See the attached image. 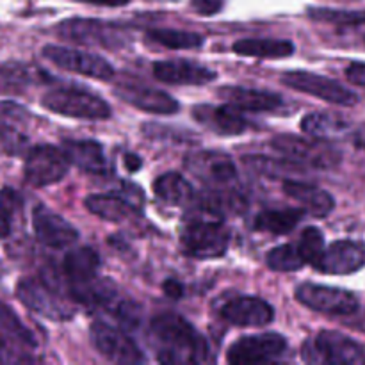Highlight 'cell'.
<instances>
[{"label": "cell", "mask_w": 365, "mask_h": 365, "mask_svg": "<svg viewBox=\"0 0 365 365\" xmlns=\"http://www.w3.org/2000/svg\"><path fill=\"white\" fill-rule=\"evenodd\" d=\"M164 364H203L210 360V349L203 335L177 314H159L150 324Z\"/></svg>", "instance_id": "cell-1"}, {"label": "cell", "mask_w": 365, "mask_h": 365, "mask_svg": "<svg viewBox=\"0 0 365 365\" xmlns=\"http://www.w3.org/2000/svg\"><path fill=\"white\" fill-rule=\"evenodd\" d=\"M180 245L185 255L192 259H220L230 245V232L225 227L223 217L195 207L185 220Z\"/></svg>", "instance_id": "cell-2"}, {"label": "cell", "mask_w": 365, "mask_h": 365, "mask_svg": "<svg viewBox=\"0 0 365 365\" xmlns=\"http://www.w3.org/2000/svg\"><path fill=\"white\" fill-rule=\"evenodd\" d=\"M41 106L50 113L75 120L98 121L107 120L113 114L109 103L102 96L81 88L52 89L41 98Z\"/></svg>", "instance_id": "cell-3"}, {"label": "cell", "mask_w": 365, "mask_h": 365, "mask_svg": "<svg viewBox=\"0 0 365 365\" xmlns=\"http://www.w3.org/2000/svg\"><path fill=\"white\" fill-rule=\"evenodd\" d=\"M271 146L282 157L298 164V166L331 170V168H337L342 160L341 150L331 146L324 139H309L292 134H282L271 141Z\"/></svg>", "instance_id": "cell-4"}, {"label": "cell", "mask_w": 365, "mask_h": 365, "mask_svg": "<svg viewBox=\"0 0 365 365\" xmlns=\"http://www.w3.org/2000/svg\"><path fill=\"white\" fill-rule=\"evenodd\" d=\"M57 34L82 45L102 46V48H123L128 41L127 29L93 18H70L57 25Z\"/></svg>", "instance_id": "cell-5"}, {"label": "cell", "mask_w": 365, "mask_h": 365, "mask_svg": "<svg viewBox=\"0 0 365 365\" xmlns=\"http://www.w3.org/2000/svg\"><path fill=\"white\" fill-rule=\"evenodd\" d=\"M303 359L310 364H360L365 362V351L356 341L335 330H323L314 341L303 346Z\"/></svg>", "instance_id": "cell-6"}, {"label": "cell", "mask_w": 365, "mask_h": 365, "mask_svg": "<svg viewBox=\"0 0 365 365\" xmlns=\"http://www.w3.org/2000/svg\"><path fill=\"white\" fill-rule=\"evenodd\" d=\"M282 82L294 91L312 95L316 98L324 100V102L334 103V106L353 107L359 103V95L355 91H351L334 78L312 73V71H285L282 75Z\"/></svg>", "instance_id": "cell-7"}, {"label": "cell", "mask_w": 365, "mask_h": 365, "mask_svg": "<svg viewBox=\"0 0 365 365\" xmlns=\"http://www.w3.org/2000/svg\"><path fill=\"white\" fill-rule=\"evenodd\" d=\"M16 296L29 310L52 321H68L75 316V309L45 280L24 278L16 285Z\"/></svg>", "instance_id": "cell-8"}, {"label": "cell", "mask_w": 365, "mask_h": 365, "mask_svg": "<svg viewBox=\"0 0 365 365\" xmlns=\"http://www.w3.org/2000/svg\"><path fill=\"white\" fill-rule=\"evenodd\" d=\"M296 299L310 310L327 316L348 317L355 316L360 309V302L351 291L328 285L302 284L296 289Z\"/></svg>", "instance_id": "cell-9"}, {"label": "cell", "mask_w": 365, "mask_h": 365, "mask_svg": "<svg viewBox=\"0 0 365 365\" xmlns=\"http://www.w3.org/2000/svg\"><path fill=\"white\" fill-rule=\"evenodd\" d=\"M70 160L63 148L53 145H38L31 148L25 157V180L34 187H46L57 184L66 177Z\"/></svg>", "instance_id": "cell-10"}, {"label": "cell", "mask_w": 365, "mask_h": 365, "mask_svg": "<svg viewBox=\"0 0 365 365\" xmlns=\"http://www.w3.org/2000/svg\"><path fill=\"white\" fill-rule=\"evenodd\" d=\"M41 52L45 59H48L50 63L63 68V70L71 71V73L98 78V81H110L116 73L113 64L98 53L68 48V46L61 45H46L43 46Z\"/></svg>", "instance_id": "cell-11"}, {"label": "cell", "mask_w": 365, "mask_h": 365, "mask_svg": "<svg viewBox=\"0 0 365 365\" xmlns=\"http://www.w3.org/2000/svg\"><path fill=\"white\" fill-rule=\"evenodd\" d=\"M91 342L100 355L116 364H143L146 362L141 348L120 328L110 327L103 321H95L89 328Z\"/></svg>", "instance_id": "cell-12"}, {"label": "cell", "mask_w": 365, "mask_h": 365, "mask_svg": "<svg viewBox=\"0 0 365 365\" xmlns=\"http://www.w3.org/2000/svg\"><path fill=\"white\" fill-rule=\"evenodd\" d=\"M287 351V341L280 334L246 335L228 349L227 360L234 365L267 364Z\"/></svg>", "instance_id": "cell-13"}, {"label": "cell", "mask_w": 365, "mask_h": 365, "mask_svg": "<svg viewBox=\"0 0 365 365\" xmlns=\"http://www.w3.org/2000/svg\"><path fill=\"white\" fill-rule=\"evenodd\" d=\"M185 168L205 184L223 185L237 177V166L234 159L228 153L216 152V150L189 153L185 157Z\"/></svg>", "instance_id": "cell-14"}, {"label": "cell", "mask_w": 365, "mask_h": 365, "mask_svg": "<svg viewBox=\"0 0 365 365\" xmlns=\"http://www.w3.org/2000/svg\"><path fill=\"white\" fill-rule=\"evenodd\" d=\"M32 228L39 242L53 250L68 248L78 239L77 228L45 205H38L32 212Z\"/></svg>", "instance_id": "cell-15"}, {"label": "cell", "mask_w": 365, "mask_h": 365, "mask_svg": "<svg viewBox=\"0 0 365 365\" xmlns=\"http://www.w3.org/2000/svg\"><path fill=\"white\" fill-rule=\"evenodd\" d=\"M114 95L127 102L128 106L145 110V113L175 114L180 109L177 100L168 93L145 84H135V82H121L114 86Z\"/></svg>", "instance_id": "cell-16"}, {"label": "cell", "mask_w": 365, "mask_h": 365, "mask_svg": "<svg viewBox=\"0 0 365 365\" xmlns=\"http://www.w3.org/2000/svg\"><path fill=\"white\" fill-rule=\"evenodd\" d=\"M365 264V246L355 241H335L324 248L316 267L324 274H351Z\"/></svg>", "instance_id": "cell-17"}, {"label": "cell", "mask_w": 365, "mask_h": 365, "mask_svg": "<svg viewBox=\"0 0 365 365\" xmlns=\"http://www.w3.org/2000/svg\"><path fill=\"white\" fill-rule=\"evenodd\" d=\"M153 75L157 81L175 86H203L216 81L217 73L203 64L187 59L157 61L153 64Z\"/></svg>", "instance_id": "cell-18"}, {"label": "cell", "mask_w": 365, "mask_h": 365, "mask_svg": "<svg viewBox=\"0 0 365 365\" xmlns=\"http://www.w3.org/2000/svg\"><path fill=\"white\" fill-rule=\"evenodd\" d=\"M221 316L234 327H266L274 319V309L255 296H239L225 303Z\"/></svg>", "instance_id": "cell-19"}, {"label": "cell", "mask_w": 365, "mask_h": 365, "mask_svg": "<svg viewBox=\"0 0 365 365\" xmlns=\"http://www.w3.org/2000/svg\"><path fill=\"white\" fill-rule=\"evenodd\" d=\"M192 116L212 132L221 135H241L248 130L250 121L242 116L241 109L234 106H198Z\"/></svg>", "instance_id": "cell-20"}, {"label": "cell", "mask_w": 365, "mask_h": 365, "mask_svg": "<svg viewBox=\"0 0 365 365\" xmlns=\"http://www.w3.org/2000/svg\"><path fill=\"white\" fill-rule=\"evenodd\" d=\"M63 150L70 164L91 175H109L110 168L102 145L95 139H64Z\"/></svg>", "instance_id": "cell-21"}, {"label": "cell", "mask_w": 365, "mask_h": 365, "mask_svg": "<svg viewBox=\"0 0 365 365\" xmlns=\"http://www.w3.org/2000/svg\"><path fill=\"white\" fill-rule=\"evenodd\" d=\"M282 187L289 198L296 200L303 207V210L312 214L314 217H327L335 209L334 196L324 189L317 187V185L309 184V182L285 178Z\"/></svg>", "instance_id": "cell-22"}, {"label": "cell", "mask_w": 365, "mask_h": 365, "mask_svg": "<svg viewBox=\"0 0 365 365\" xmlns=\"http://www.w3.org/2000/svg\"><path fill=\"white\" fill-rule=\"evenodd\" d=\"M221 96L230 106L250 113H267L284 106V98L277 93L262 91V89L241 88V86H225L220 89Z\"/></svg>", "instance_id": "cell-23"}, {"label": "cell", "mask_w": 365, "mask_h": 365, "mask_svg": "<svg viewBox=\"0 0 365 365\" xmlns=\"http://www.w3.org/2000/svg\"><path fill=\"white\" fill-rule=\"evenodd\" d=\"M98 269L100 255L89 246H82V248L66 253L63 260V271L70 282V287L95 280L98 277Z\"/></svg>", "instance_id": "cell-24"}, {"label": "cell", "mask_w": 365, "mask_h": 365, "mask_svg": "<svg viewBox=\"0 0 365 365\" xmlns=\"http://www.w3.org/2000/svg\"><path fill=\"white\" fill-rule=\"evenodd\" d=\"M84 205L95 216L106 221H114V223L138 216L139 209H141L132 203L127 196L121 195H89L84 200Z\"/></svg>", "instance_id": "cell-25"}, {"label": "cell", "mask_w": 365, "mask_h": 365, "mask_svg": "<svg viewBox=\"0 0 365 365\" xmlns=\"http://www.w3.org/2000/svg\"><path fill=\"white\" fill-rule=\"evenodd\" d=\"M234 52L246 57H259V59H282L291 57L296 52L294 43L289 39L274 38H242L234 43Z\"/></svg>", "instance_id": "cell-26"}, {"label": "cell", "mask_w": 365, "mask_h": 365, "mask_svg": "<svg viewBox=\"0 0 365 365\" xmlns=\"http://www.w3.org/2000/svg\"><path fill=\"white\" fill-rule=\"evenodd\" d=\"M153 192L163 203L171 207H185L192 203L196 192L191 182L185 180L180 173H164L153 182Z\"/></svg>", "instance_id": "cell-27"}, {"label": "cell", "mask_w": 365, "mask_h": 365, "mask_svg": "<svg viewBox=\"0 0 365 365\" xmlns=\"http://www.w3.org/2000/svg\"><path fill=\"white\" fill-rule=\"evenodd\" d=\"M305 216L303 209H266L257 214L253 228L274 235H285L298 227Z\"/></svg>", "instance_id": "cell-28"}, {"label": "cell", "mask_w": 365, "mask_h": 365, "mask_svg": "<svg viewBox=\"0 0 365 365\" xmlns=\"http://www.w3.org/2000/svg\"><path fill=\"white\" fill-rule=\"evenodd\" d=\"M302 130L310 138L330 141V139L342 138L349 130V123L334 114L310 113L302 120Z\"/></svg>", "instance_id": "cell-29"}, {"label": "cell", "mask_w": 365, "mask_h": 365, "mask_svg": "<svg viewBox=\"0 0 365 365\" xmlns=\"http://www.w3.org/2000/svg\"><path fill=\"white\" fill-rule=\"evenodd\" d=\"M148 38L166 48L173 50H192L200 48L205 43V38L198 32L178 31V29H153L148 32Z\"/></svg>", "instance_id": "cell-30"}, {"label": "cell", "mask_w": 365, "mask_h": 365, "mask_svg": "<svg viewBox=\"0 0 365 365\" xmlns=\"http://www.w3.org/2000/svg\"><path fill=\"white\" fill-rule=\"evenodd\" d=\"M266 264L269 269L277 273H291L305 266L296 245H282L271 250L266 257Z\"/></svg>", "instance_id": "cell-31"}, {"label": "cell", "mask_w": 365, "mask_h": 365, "mask_svg": "<svg viewBox=\"0 0 365 365\" xmlns=\"http://www.w3.org/2000/svg\"><path fill=\"white\" fill-rule=\"evenodd\" d=\"M299 255H302L303 262L310 264V266H316L317 260L321 259L324 252V235L319 228L316 227H309L303 230L302 237H299L298 245Z\"/></svg>", "instance_id": "cell-32"}, {"label": "cell", "mask_w": 365, "mask_h": 365, "mask_svg": "<svg viewBox=\"0 0 365 365\" xmlns=\"http://www.w3.org/2000/svg\"><path fill=\"white\" fill-rule=\"evenodd\" d=\"M309 16L316 21L335 25H362L365 24V11H342L328 7H310Z\"/></svg>", "instance_id": "cell-33"}, {"label": "cell", "mask_w": 365, "mask_h": 365, "mask_svg": "<svg viewBox=\"0 0 365 365\" xmlns=\"http://www.w3.org/2000/svg\"><path fill=\"white\" fill-rule=\"evenodd\" d=\"M29 138L18 130L11 121L0 120V153L4 155H20L27 150Z\"/></svg>", "instance_id": "cell-34"}, {"label": "cell", "mask_w": 365, "mask_h": 365, "mask_svg": "<svg viewBox=\"0 0 365 365\" xmlns=\"http://www.w3.org/2000/svg\"><path fill=\"white\" fill-rule=\"evenodd\" d=\"M20 205V196L13 189L6 187L0 191V239L9 237L13 230L14 210Z\"/></svg>", "instance_id": "cell-35"}, {"label": "cell", "mask_w": 365, "mask_h": 365, "mask_svg": "<svg viewBox=\"0 0 365 365\" xmlns=\"http://www.w3.org/2000/svg\"><path fill=\"white\" fill-rule=\"evenodd\" d=\"M245 163L248 164L250 168H253L255 171L262 175H269V177H285L289 171L294 170V166L298 164L291 163H284V160H273V159H267V157H245Z\"/></svg>", "instance_id": "cell-36"}, {"label": "cell", "mask_w": 365, "mask_h": 365, "mask_svg": "<svg viewBox=\"0 0 365 365\" xmlns=\"http://www.w3.org/2000/svg\"><path fill=\"white\" fill-rule=\"evenodd\" d=\"M0 328L6 330L7 334H11V337L24 342V344L34 346V339H32V335L29 334L27 328H24V324L20 323V319H18V317L14 316L6 305H2V303H0Z\"/></svg>", "instance_id": "cell-37"}, {"label": "cell", "mask_w": 365, "mask_h": 365, "mask_svg": "<svg viewBox=\"0 0 365 365\" xmlns=\"http://www.w3.org/2000/svg\"><path fill=\"white\" fill-rule=\"evenodd\" d=\"M225 6V0H191V7L202 16L217 14Z\"/></svg>", "instance_id": "cell-38"}, {"label": "cell", "mask_w": 365, "mask_h": 365, "mask_svg": "<svg viewBox=\"0 0 365 365\" xmlns=\"http://www.w3.org/2000/svg\"><path fill=\"white\" fill-rule=\"evenodd\" d=\"M346 77L349 82L365 88V63H353L346 70Z\"/></svg>", "instance_id": "cell-39"}, {"label": "cell", "mask_w": 365, "mask_h": 365, "mask_svg": "<svg viewBox=\"0 0 365 365\" xmlns=\"http://www.w3.org/2000/svg\"><path fill=\"white\" fill-rule=\"evenodd\" d=\"M163 291L168 298L180 299L182 296H184V285L177 280H166L163 284Z\"/></svg>", "instance_id": "cell-40"}, {"label": "cell", "mask_w": 365, "mask_h": 365, "mask_svg": "<svg viewBox=\"0 0 365 365\" xmlns=\"http://www.w3.org/2000/svg\"><path fill=\"white\" fill-rule=\"evenodd\" d=\"M123 163H125V166H127V170L130 171V173H135V171L141 170V166H143L141 157L135 155V153H125Z\"/></svg>", "instance_id": "cell-41"}, {"label": "cell", "mask_w": 365, "mask_h": 365, "mask_svg": "<svg viewBox=\"0 0 365 365\" xmlns=\"http://www.w3.org/2000/svg\"><path fill=\"white\" fill-rule=\"evenodd\" d=\"M77 2L93 4V6H107V7H121L127 6L130 0H77Z\"/></svg>", "instance_id": "cell-42"}, {"label": "cell", "mask_w": 365, "mask_h": 365, "mask_svg": "<svg viewBox=\"0 0 365 365\" xmlns=\"http://www.w3.org/2000/svg\"><path fill=\"white\" fill-rule=\"evenodd\" d=\"M353 145L365 152V123L360 125V127L353 132Z\"/></svg>", "instance_id": "cell-43"}, {"label": "cell", "mask_w": 365, "mask_h": 365, "mask_svg": "<svg viewBox=\"0 0 365 365\" xmlns=\"http://www.w3.org/2000/svg\"><path fill=\"white\" fill-rule=\"evenodd\" d=\"M348 324H349V327L356 328V330L364 331V334H365V312L360 314V316L356 317L355 321H351V323H348Z\"/></svg>", "instance_id": "cell-44"}, {"label": "cell", "mask_w": 365, "mask_h": 365, "mask_svg": "<svg viewBox=\"0 0 365 365\" xmlns=\"http://www.w3.org/2000/svg\"><path fill=\"white\" fill-rule=\"evenodd\" d=\"M4 351H6V344H4V341L0 339V353H4Z\"/></svg>", "instance_id": "cell-45"}]
</instances>
